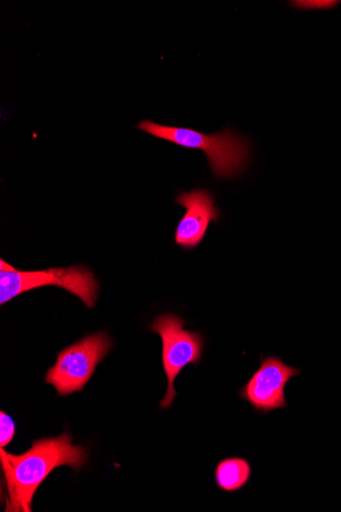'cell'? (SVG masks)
Wrapping results in <instances>:
<instances>
[{
    "mask_svg": "<svg viewBox=\"0 0 341 512\" xmlns=\"http://www.w3.org/2000/svg\"><path fill=\"white\" fill-rule=\"evenodd\" d=\"M72 442L73 437L65 432L56 438L34 441L31 449L21 455L0 450L8 493L6 511H32L36 491L56 469L70 467L79 471L85 467L86 448Z\"/></svg>",
    "mask_w": 341,
    "mask_h": 512,
    "instance_id": "1",
    "label": "cell"
},
{
    "mask_svg": "<svg viewBox=\"0 0 341 512\" xmlns=\"http://www.w3.org/2000/svg\"><path fill=\"white\" fill-rule=\"evenodd\" d=\"M136 128L179 147L203 151L213 174L220 179H230L242 174L251 162L250 143L245 137L229 129L206 134L150 120L141 121Z\"/></svg>",
    "mask_w": 341,
    "mask_h": 512,
    "instance_id": "2",
    "label": "cell"
},
{
    "mask_svg": "<svg viewBox=\"0 0 341 512\" xmlns=\"http://www.w3.org/2000/svg\"><path fill=\"white\" fill-rule=\"evenodd\" d=\"M54 286L78 297L92 309L99 297L100 284L85 266L23 271L4 259L0 260V304L5 305L22 294L42 287Z\"/></svg>",
    "mask_w": 341,
    "mask_h": 512,
    "instance_id": "3",
    "label": "cell"
},
{
    "mask_svg": "<svg viewBox=\"0 0 341 512\" xmlns=\"http://www.w3.org/2000/svg\"><path fill=\"white\" fill-rule=\"evenodd\" d=\"M186 321L175 314L159 315L151 324L150 331L162 339V362L168 380L167 392L160 403L161 409L172 406L177 392L175 380L188 365L201 364L205 350V339L201 333L184 329Z\"/></svg>",
    "mask_w": 341,
    "mask_h": 512,
    "instance_id": "4",
    "label": "cell"
},
{
    "mask_svg": "<svg viewBox=\"0 0 341 512\" xmlns=\"http://www.w3.org/2000/svg\"><path fill=\"white\" fill-rule=\"evenodd\" d=\"M112 346L104 332L84 337L58 353L56 364L46 372L45 383L54 386L59 396L81 392Z\"/></svg>",
    "mask_w": 341,
    "mask_h": 512,
    "instance_id": "5",
    "label": "cell"
},
{
    "mask_svg": "<svg viewBox=\"0 0 341 512\" xmlns=\"http://www.w3.org/2000/svg\"><path fill=\"white\" fill-rule=\"evenodd\" d=\"M261 358L260 367L239 390L238 397L248 402L256 412L269 414L288 406L285 388L292 379L302 375V370L287 365L276 355Z\"/></svg>",
    "mask_w": 341,
    "mask_h": 512,
    "instance_id": "6",
    "label": "cell"
},
{
    "mask_svg": "<svg viewBox=\"0 0 341 512\" xmlns=\"http://www.w3.org/2000/svg\"><path fill=\"white\" fill-rule=\"evenodd\" d=\"M214 196L205 189L180 193L175 203L185 209L175 229V243L182 250L198 248L205 240L209 226L220 219L221 211L215 206Z\"/></svg>",
    "mask_w": 341,
    "mask_h": 512,
    "instance_id": "7",
    "label": "cell"
},
{
    "mask_svg": "<svg viewBox=\"0 0 341 512\" xmlns=\"http://www.w3.org/2000/svg\"><path fill=\"white\" fill-rule=\"evenodd\" d=\"M252 464L247 458L227 457L215 469L217 487L227 493H235L245 488L252 480Z\"/></svg>",
    "mask_w": 341,
    "mask_h": 512,
    "instance_id": "8",
    "label": "cell"
},
{
    "mask_svg": "<svg viewBox=\"0 0 341 512\" xmlns=\"http://www.w3.org/2000/svg\"><path fill=\"white\" fill-rule=\"evenodd\" d=\"M16 435V424L5 411H0V446L8 447Z\"/></svg>",
    "mask_w": 341,
    "mask_h": 512,
    "instance_id": "9",
    "label": "cell"
}]
</instances>
